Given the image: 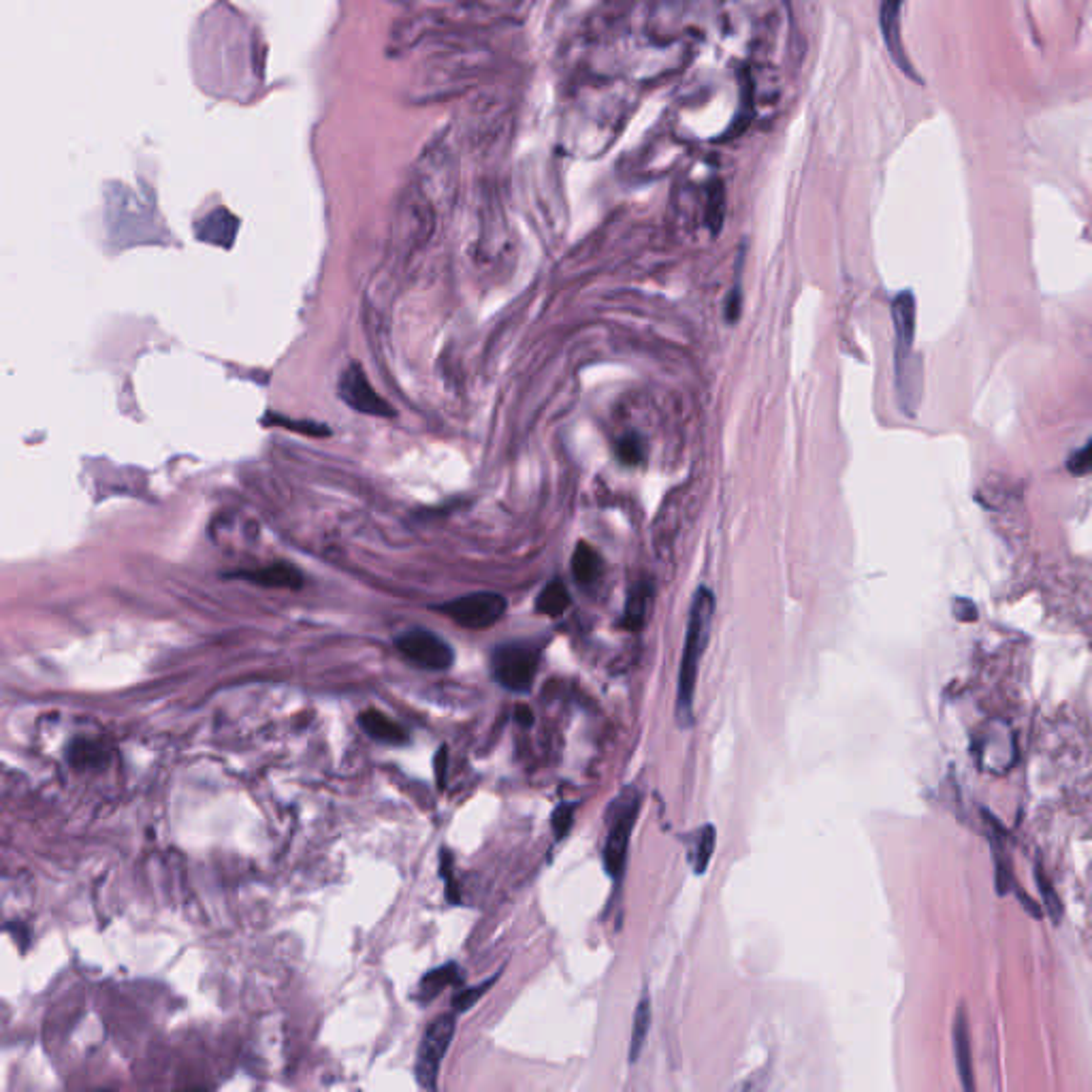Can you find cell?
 <instances>
[{
    "label": "cell",
    "mask_w": 1092,
    "mask_h": 1092,
    "mask_svg": "<svg viewBox=\"0 0 1092 1092\" xmlns=\"http://www.w3.org/2000/svg\"><path fill=\"white\" fill-rule=\"evenodd\" d=\"M567 607H570V593L559 578L550 581L536 600V610L546 614V617H559L567 610Z\"/></svg>",
    "instance_id": "obj_15"
},
{
    "label": "cell",
    "mask_w": 1092,
    "mask_h": 1092,
    "mask_svg": "<svg viewBox=\"0 0 1092 1092\" xmlns=\"http://www.w3.org/2000/svg\"><path fill=\"white\" fill-rule=\"evenodd\" d=\"M723 212H726V192H723L721 182H715L709 190V201H706V225L711 226L713 235L721 231Z\"/></svg>",
    "instance_id": "obj_18"
},
{
    "label": "cell",
    "mask_w": 1092,
    "mask_h": 1092,
    "mask_svg": "<svg viewBox=\"0 0 1092 1092\" xmlns=\"http://www.w3.org/2000/svg\"><path fill=\"white\" fill-rule=\"evenodd\" d=\"M713 612H715V595L709 587H700L692 600L690 619H687V632H685L681 670H678L676 721L681 728L692 726L694 721L696 678H698V666L704 655V649L709 645Z\"/></svg>",
    "instance_id": "obj_1"
},
{
    "label": "cell",
    "mask_w": 1092,
    "mask_h": 1092,
    "mask_svg": "<svg viewBox=\"0 0 1092 1092\" xmlns=\"http://www.w3.org/2000/svg\"><path fill=\"white\" fill-rule=\"evenodd\" d=\"M713 849H715V828L713 825H704V828L698 832V837H696V847H694V870L698 875L706 873V867H709L711 856H713Z\"/></svg>",
    "instance_id": "obj_20"
},
{
    "label": "cell",
    "mask_w": 1092,
    "mask_h": 1092,
    "mask_svg": "<svg viewBox=\"0 0 1092 1092\" xmlns=\"http://www.w3.org/2000/svg\"><path fill=\"white\" fill-rule=\"evenodd\" d=\"M617 453H619V459H621L623 463H628V465L640 463V461H642V442H640V438H638L636 434H628V436L623 438L621 442H619Z\"/></svg>",
    "instance_id": "obj_22"
},
{
    "label": "cell",
    "mask_w": 1092,
    "mask_h": 1092,
    "mask_svg": "<svg viewBox=\"0 0 1092 1092\" xmlns=\"http://www.w3.org/2000/svg\"><path fill=\"white\" fill-rule=\"evenodd\" d=\"M495 979H498V977L484 981V984H481V986H474V988H470V990H463V993H459V995L453 998L455 1014L467 1012V1009H470V1007H472L476 1001H479V998L486 993V990H489V986L495 984Z\"/></svg>",
    "instance_id": "obj_21"
},
{
    "label": "cell",
    "mask_w": 1092,
    "mask_h": 1092,
    "mask_svg": "<svg viewBox=\"0 0 1092 1092\" xmlns=\"http://www.w3.org/2000/svg\"><path fill=\"white\" fill-rule=\"evenodd\" d=\"M69 756L75 766H98L105 761V747L95 740H77L69 749Z\"/></svg>",
    "instance_id": "obj_19"
},
{
    "label": "cell",
    "mask_w": 1092,
    "mask_h": 1092,
    "mask_svg": "<svg viewBox=\"0 0 1092 1092\" xmlns=\"http://www.w3.org/2000/svg\"><path fill=\"white\" fill-rule=\"evenodd\" d=\"M638 809L640 796L634 787H628L610 806L607 846H604V867H607V873L612 879H619L623 875V868H626L630 837L632 830H634Z\"/></svg>",
    "instance_id": "obj_2"
},
{
    "label": "cell",
    "mask_w": 1092,
    "mask_h": 1092,
    "mask_svg": "<svg viewBox=\"0 0 1092 1092\" xmlns=\"http://www.w3.org/2000/svg\"><path fill=\"white\" fill-rule=\"evenodd\" d=\"M572 818H574V806L572 804L557 806L555 813H553V830L557 834V839L566 837V832L570 830V825H572Z\"/></svg>",
    "instance_id": "obj_23"
},
{
    "label": "cell",
    "mask_w": 1092,
    "mask_h": 1092,
    "mask_svg": "<svg viewBox=\"0 0 1092 1092\" xmlns=\"http://www.w3.org/2000/svg\"><path fill=\"white\" fill-rule=\"evenodd\" d=\"M459 981H461V971L455 965V962H448L444 967H438L434 971H429L427 975L420 979L418 984V998L423 1003L431 1001V998H436L439 993L446 986H457Z\"/></svg>",
    "instance_id": "obj_13"
},
{
    "label": "cell",
    "mask_w": 1092,
    "mask_h": 1092,
    "mask_svg": "<svg viewBox=\"0 0 1092 1092\" xmlns=\"http://www.w3.org/2000/svg\"><path fill=\"white\" fill-rule=\"evenodd\" d=\"M515 715H517V721H519V723H523V726H529V723H531V721H534V719H531V711H529V709H527V706H525V704H521V706H517V711H515Z\"/></svg>",
    "instance_id": "obj_28"
},
{
    "label": "cell",
    "mask_w": 1092,
    "mask_h": 1092,
    "mask_svg": "<svg viewBox=\"0 0 1092 1092\" xmlns=\"http://www.w3.org/2000/svg\"><path fill=\"white\" fill-rule=\"evenodd\" d=\"M915 297L911 290L898 292L892 301V320L896 332V382L901 387L910 372V354L915 339Z\"/></svg>",
    "instance_id": "obj_8"
},
{
    "label": "cell",
    "mask_w": 1092,
    "mask_h": 1092,
    "mask_svg": "<svg viewBox=\"0 0 1092 1092\" xmlns=\"http://www.w3.org/2000/svg\"><path fill=\"white\" fill-rule=\"evenodd\" d=\"M506 598L500 593H472L463 598L439 604L438 610L467 630H486L498 623L506 612Z\"/></svg>",
    "instance_id": "obj_5"
},
{
    "label": "cell",
    "mask_w": 1092,
    "mask_h": 1092,
    "mask_svg": "<svg viewBox=\"0 0 1092 1092\" xmlns=\"http://www.w3.org/2000/svg\"><path fill=\"white\" fill-rule=\"evenodd\" d=\"M1067 470L1073 476H1084L1090 470V446H1081L1080 451L1073 453L1067 461Z\"/></svg>",
    "instance_id": "obj_24"
},
{
    "label": "cell",
    "mask_w": 1092,
    "mask_h": 1092,
    "mask_svg": "<svg viewBox=\"0 0 1092 1092\" xmlns=\"http://www.w3.org/2000/svg\"><path fill=\"white\" fill-rule=\"evenodd\" d=\"M436 764H438V775H439V785H442V783H444V766H446V749H442V751H439V756H438V761H436Z\"/></svg>",
    "instance_id": "obj_29"
},
{
    "label": "cell",
    "mask_w": 1092,
    "mask_h": 1092,
    "mask_svg": "<svg viewBox=\"0 0 1092 1092\" xmlns=\"http://www.w3.org/2000/svg\"><path fill=\"white\" fill-rule=\"evenodd\" d=\"M395 647L412 664L427 670H446L453 664L455 653L446 642L427 630H408L395 638Z\"/></svg>",
    "instance_id": "obj_6"
},
{
    "label": "cell",
    "mask_w": 1092,
    "mask_h": 1092,
    "mask_svg": "<svg viewBox=\"0 0 1092 1092\" xmlns=\"http://www.w3.org/2000/svg\"><path fill=\"white\" fill-rule=\"evenodd\" d=\"M740 304H742L740 289H739V284H737V289H734V290L730 292L728 301H726V320H728V323H737V320H739V316H740Z\"/></svg>",
    "instance_id": "obj_27"
},
{
    "label": "cell",
    "mask_w": 1092,
    "mask_h": 1092,
    "mask_svg": "<svg viewBox=\"0 0 1092 1092\" xmlns=\"http://www.w3.org/2000/svg\"><path fill=\"white\" fill-rule=\"evenodd\" d=\"M572 572L581 585H591L602 576V557L593 546L581 543L572 555Z\"/></svg>",
    "instance_id": "obj_14"
},
{
    "label": "cell",
    "mask_w": 1092,
    "mask_h": 1092,
    "mask_svg": "<svg viewBox=\"0 0 1092 1092\" xmlns=\"http://www.w3.org/2000/svg\"><path fill=\"white\" fill-rule=\"evenodd\" d=\"M359 723L374 740L384 742V745H403V742H408L406 730L380 711H363L359 715Z\"/></svg>",
    "instance_id": "obj_11"
},
{
    "label": "cell",
    "mask_w": 1092,
    "mask_h": 1092,
    "mask_svg": "<svg viewBox=\"0 0 1092 1092\" xmlns=\"http://www.w3.org/2000/svg\"><path fill=\"white\" fill-rule=\"evenodd\" d=\"M649 602H651V587L649 585L634 587V591H632L630 598H628L623 626H626L628 630H640L642 626H645V619H647V612H649Z\"/></svg>",
    "instance_id": "obj_16"
},
{
    "label": "cell",
    "mask_w": 1092,
    "mask_h": 1092,
    "mask_svg": "<svg viewBox=\"0 0 1092 1092\" xmlns=\"http://www.w3.org/2000/svg\"><path fill=\"white\" fill-rule=\"evenodd\" d=\"M1037 881H1039L1041 892H1043V898H1045V905H1048V911H1050V915H1052L1054 924H1059V920H1060V901H1059V896L1054 894L1052 886L1048 884V881H1045L1043 875L1037 873Z\"/></svg>",
    "instance_id": "obj_25"
},
{
    "label": "cell",
    "mask_w": 1092,
    "mask_h": 1092,
    "mask_svg": "<svg viewBox=\"0 0 1092 1092\" xmlns=\"http://www.w3.org/2000/svg\"><path fill=\"white\" fill-rule=\"evenodd\" d=\"M903 7H905V0H879L881 34H884L886 48L889 52V56H892V60L896 62V67L901 69L903 73H907V75H910L911 79H920L915 75V71L911 67L910 58H907V52H905V45H903V32H901Z\"/></svg>",
    "instance_id": "obj_9"
},
{
    "label": "cell",
    "mask_w": 1092,
    "mask_h": 1092,
    "mask_svg": "<svg viewBox=\"0 0 1092 1092\" xmlns=\"http://www.w3.org/2000/svg\"><path fill=\"white\" fill-rule=\"evenodd\" d=\"M261 587H273V589H299L304 585V576L290 564H271L256 570H246L237 574Z\"/></svg>",
    "instance_id": "obj_10"
},
{
    "label": "cell",
    "mask_w": 1092,
    "mask_h": 1092,
    "mask_svg": "<svg viewBox=\"0 0 1092 1092\" xmlns=\"http://www.w3.org/2000/svg\"><path fill=\"white\" fill-rule=\"evenodd\" d=\"M455 1035V1016L444 1014L429 1024V1029L418 1045L417 1052V1081L420 1088L436 1090L438 1076L442 1069V1060L448 1052V1045Z\"/></svg>",
    "instance_id": "obj_4"
},
{
    "label": "cell",
    "mask_w": 1092,
    "mask_h": 1092,
    "mask_svg": "<svg viewBox=\"0 0 1092 1092\" xmlns=\"http://www.w3.org/2000/svg\"><path fill=\"white\" fill-rule=\"evenodd\" d=\"M649 1026H651V1001H649V996L645 995L640 998V1003L636 1007V1014H634V1031H632V1045H630V1060L632 1062L638 1059L642 1045H645Z\"/></svg>",
    "instance_id": "obj_17"
},
{
    "label": "cell",
    "mask_w": 1092,
    "mask_h": 1092,
    "mask_svg": "<svg viewBox=\"0 0 1092 1092\" xmlns=\"http://www.w3.org/2000/svg\"><path fill=\"white\" fill-rule=\"evenodd\" d=\"M491 670L495 681L508 692H527L538 670V649L527 642H508L493 651Z\"/></svg>",
    "instance_id": "obj_3"
},
{
    "label": "cell",
    "mask_w": 1092,
    "mask_h": 1092,
    "mask_svg": "<svg viewBox=\"0 0 1092 1092\" xmlns=\"http://www.w3.org/2000/svg\"><path fill=\"white\" fill-rule=\"evenodd\" d=\"M953 1052H956V1062L960 1071V1080L965 1090L975 1088L973 1081V1064H971V1043H969V1029H967V1016L965 1009H960L956 1020H953Z\"/></svg>",
    "instance_id": "obj_12"
},
{
    "label": "cell",
    "mask_w": 1092,
    "mask_h": 1092,
    "mask_svg": "<svg viewBox=\"0 0 1092 1092\" xmlns=\"http://www.w3.org/2000/svg\"><path fill=\"white\" fill-rule=\"evenodd\" d=\"M339 397H342L353 410L370 417H393V410L378 393L374 391L370 380L359 365H348L342 378H339Z\"/></svg>",
    "instance_id": "obj_7"
},
{
    "label": "cell",
    "mask_w": 1092,
    "mask_h": 1092,
    "mask_svg": "<svg viewBox=\"0 0 1092 1092\" xmlns=\"http://www.w3.org/2000/svg\"><path fill=\"white\" fill-rule=\"evenodd\" d=\"M273 423H275V425H284V427H289V429L306 431L308 436H327V434H329V431H327L325 427L314 425V423H289L287 417H273Z\"/></svg>",
    "instance_id": "obj_26"
}]
</instances>
